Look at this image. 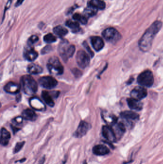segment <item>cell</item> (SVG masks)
Wrapping results in <instances>:
<instances>
[{
    "mask_svg": "<svg viewBox=\"0 0 163 164\" xmlns=\"http://www.w3.org/2000/svg\"><path fill=\"white\" fill-rule=\"evenodd\" d=\"M162 25V22L156 21L145 31L138 43L139 49L142 52H147L150 50L154 38L161 29Z\"/></svg>",
    "mask_w": 163,
    "mask_h": 164,
    "instance_id": "obj_1",
    "label": "cell"
},
{
    "mask_svg": "<svg viewBox=\"0 0 163 164\" xmlns=\"http://www.w3.org/2000/svg\"><path fill=\"white\" fill-rule=\"evenodd\" d=\"M21 83L23 91L27 95H33L37 91L38 85L37 83L30 76L26 75L22 77Z\"/></svg>",
    "mask_w": 163,
    "mask_h": 164,
    "instance_id": "obj_2",
    "label": "cell"
},
{
    "mask_svg": "<svg viewBox=\"0 0 163 164\" xmlns=\"http://www.w3.org/2000/svg\"><path fill=\"white\" fill-rule=\"evenodd\" d=\"M58 52L64 61H66L68 59L74 55L75 47L74 45H69L68 41H62L58 47Z\"/></svg>",
    "mask_w": 163,
    "mask_h": 164,
    "instance_id": "obj_3",
    "label": "cell"
},
{
    "mask_svg": "<svg viewBox=\"0 0 163 164\" xmlns=\"http://www.w3.org/2000/svg\"><path fill=\"white\" fill-rule=\"evenodd\" d=\"M48 70L52 74L61 75L64 72V67L57 57H52L49 59L48 64Z\"/></svg>",
    "mask_w": 163,
    "mask_h": 164,
    "instance_id": "obj_4",
    "label": "cell"
},
{
    "mask_svg": "<svg viewBox=\"0 0 163 164\" xmlns=\"http://www.w3.org/2000/svg\"><path fill=\"white\" fill-rule=\"evenodd\" d=\"M137 82L141 86L150 88L154 84V76L150 70H146L139 75Z\"/></svg>",
    "mask_w": 163,
    "mask_h": 164,
    "instance_id": "obj_5",
    "label": "cell"
},
{
    "mask_svg": "<svg viewBox=\"0 0 163 164\" xmlns=\"http://www.w3.org/2000/svg\"><path fill=\"white\" fill-rule=\"evenodd\" d=\"M103 37L106 40L110 43H117L121 39V36L118 30L113 28L105 29L102 33Z\"/></svg>",
    "mask_w": 163,
    "mask_h": 164,
    "instance_id": "obj_6",
    "label": "cell"
},
{
    "mask_svg": "<svg viewBox=\"0 0 163 164\" xmlns=\"http://www.w3.org/2000/svg\"><path fill=\"white\" fill-rule=\"evenodd\" d=\"M76 61L80 68L84 69L89 64L90 59L89 55L83 50H79L76 56Z\"/></svg>",
    "mask_w": 163,
    "mask_h": 164,
    "instance_id": "obj_7",
    "label": "cell"
},
{
    "mask_svg": "<svg viewBox=\"0 0 163 164\" xmlns=\"http://www.w3.org/2000/svg\"><path fill=\"white\" fill-rule=\"evenodd\" d=\"M91 124L84 121H81L79 124L76 131L74 133V136L76 138H81L85 136L91 128Z\"/></svg>",
    "mask_w": 163,
    "mask_h": 164,
    "instance_id": "obj_8",
    "label": "cell"
},
{
    "mask_svg": "<svg viewBox=\"0 0 163 164\" xmlns=\"http://www.w3.org/2000/svg\"><path fill=\"white\" fill-rule=\"evenodd\" d=\"M102 134L108 141L114 143L117 141V137L113 128L111 126H103L102 128Z\"/></svg>",
    "mask_w": 163,
    "mask_h": 164,
    "instance_id": "obj_9",
    "label": "cell"
},
{
    "mask_svg": "<svg viewBox=\"0 0 163 164\" xmlns=\"http://www.w3.org/2000/svg\"><path fill=\"white\" fill-rule=\"evenodd\" d=\"M40 85L47 89L54 88L57 85V81L51 76H44L39 80Z\"/></svg>",
    "mask_w": 163,
    "mask_h": 164,
    "instance_id": "obj_10",
    "label": "cell"
},
{
    "mask_svg": "<svg viewBox=\"0 0 163 164\" xmlns=\"http://www.w3.org/2000/svg\"><path fill=\"white\" fill-rule=\"evenodd\" d=\"M147 89L142 86L136 87L131 93V97L138 100H143L147 97Z\"/></svg>",
    "mask_w": 163,
    "mask_h": 164,
    "instance_id": "obj_11",
    "label": "cell"
},
{
    "mask_svg": "<svg viewBox=\"0 0 163 164\" xmlns=\"http://www.w3.org/2000/svg\"><path fill=\"white\" fill-rule=\"evenodd\" d=\"M30 106L35 110L37 111H44L45 110L46 107L44 103L40 100L39 98L36 97L31 98L29 101Z\"/></svg>",
    "mask_w": 163,
    "mask_h": 164,
    "instance_id": "obj_12",
    "label": "cell"
},
{
    "mask_svg": "<svg viewBox=\"0 0 163 164\" xmlns=\"http://www.w3.org/2000/svg\"><path fill=\"white\" fill-rule=\"evenodd\" d=\"M92 152L94 155L96 156H105L109 154V149L106 145H98L93 147L92 148Z\"/></svg>",
    "mask_w": 163,
    "mask_h": 164,
    "instance_id": "obj_13",
    "label": "cell"
},
{
    "mask_svg": "<svg viewBox=\"0 0 163 164\" xmlns=\"http://www.w3.org/2000/svg\"><path fill=\"white\" fill-rule=\"evenodd\" d=\"M91 41L92 46L96 51L99 52L103 49L104 43L101 37L98 36H94L91 37Z\"/></svg>",
    "mask_w": 163,
    "mask_h": 164,
    "instance_id": "obj_14",
    "label": "cell"
},
{
    "mask_svg": "<svg viewBox=\"0 0 163 164\" xmlns=\"http://www.w3.org/2000/svg\"><path fill=\"white\" fill-rule=\"evenodd\" d=\"M4 90L8 93L16 94L19 92L20 90V86L16 83L9 82L5 85Z\"/></svg>",
    "mask_w": 163,
    "mask_h": 164,
    "instance_id": "obj_15",
    "label": "cell"
},
{
    "mask_svg": "<svg viewBox=\"0 0 163 164\" xmlns=\"http://www.w3.org/2000/svg\"><path fill=\"white\" fill-rule=\"evenodd\" d=\"M128 105L129 108L132 109L136 110H140L143 109V103L140 100H135L133 98H128L127 100Z\"/></svg>",
    "mask_w": 163,
    "mask_h": 164,
    "instance_id": "obj_16",
    "label": "cell"
},
{
    "mask_svg": "<svg viewBox=\"0 0 163 164\" xmlns=\"http://www.w3.org/2000/svg\"><path fill=\"white\" fill-rule=\"evenodd\" d=\"M38 53L32 48L27 49L24 52V57L28 61H35L38 57Z\"/></svg>",
    "mask_w": 163,
    "mask_h": 164,
    "instance_id": "obj_17",
    "label": "cell"
},
{
    "mask_svg": "<svg viewBox=\"0 0 163 164\" xmlns=\"http://www.w3.org/2000/svg\"><path fill=\"white\" fill-rule=\"evenodd\" d=\"M11 139V134L4 128L1 129V144L2 146H6L8 145L9 141Z\"/></svg>",
    "mask_w": 163,
    "mask_h": 164,
    "instance_id": "obj_18",
    "label": "cell"
},
{
    "mask_svg": "<svg viewBox=\"0 0 163 164\" xmlns=\"http://www.w3.org/2000/svg\"><path fill=\"white\" fill-rule=\"evenodd\" d=\"M121 117L128 121H137L139 119V115L134 112L131 111H125L121 113Z\"/></svg>",
    "mask_w": 163,
    "mask_h": 164,
    "instance_id": "obj_19",
    "label": "cell"
},
{
    "mask_svg": "<svg viewBox=\"0 0 163 164\" xmlns=\"http://www.w3.org/2000/svg\"><path fill=\"white\" fill-rule=\"evenodd\" d=\"M22 117L24 119L30 121H34L37 118V115L35 112L30 109L24 110L22 113Z\"/></svg>",
    "mask_w": 163,
    "mask_h": 164,
    "instance_id": "obj_20",
    "label": "cell"
},
{
    "mask_svg": "<svg viewBox=\"0 0 163 164\" xmlns=\"http://www.w3.org/2000/svg\"><path fill=\"white\" fill-rule=\"evenodd\" d=\"M88 5L98 10L104 9L106 6L105 2L101 0H91L89 1Z\"/></svg>",
    "mask_w": 163,
    "mask_h": 164,
    "instance_id": "obj_21",
    "label": "cell"
},
{
    "mask_svg": "<svg viewBox=\"0 0 163 164\" xmlns=\"http://www.w3.org/2000/svg\"><path fill=\"white\" fill-rule=\"evenodd\" d=\"M28 72L30 74H38L43 72V69L39 65L32 64L29 65L28 67Z\"/></svg>",
    "mask_w": 163,
    "mask_h": 164,
    "instance_id": "obj_22",
    "label": "cell"
},
{
    "mask_svg": "<svg viewBox=\"0 0 163 164\" xmlns=\"http://www.w3.org/2000/svg\"><path fill=\"white\" fill-rule=\"evenodd\" d=\"M42 97L43 100L45 101L48 105L50 107H54L55 105L54 100H53L52 97L48 92L44 91L42 93Z\"/></svg>",
    "mask_w": 163,
    "mask_h": 164,
    "instance_id": "obj_23",
    "label": "cell"
},
{
    "mask_svg": "<svg viewBox=\"0 0 163 164\" xmlns=\"http://www.w3.org/2000/svg\"><path fill=\"white\" fill-rule=\"evenodd\" d=\"M53 32L60 37H63L68 33V30L63 26L58 25L53 28Z\"/></svg>",
    "mask_w": 163,
    "mask_h": 164,
    "instance_id": "obj_24",
    "label": "cell"
},
{
    "mask_svg": "<svg viewBox=\"0 0 163 164\" xmlns=\"http://www.w3.org/2000/svg\"><path fill=\"white\" fill-rule=\"evenodd\" d=\"M65 25L68 28L72 29L74 32H77L80 30V24L78 23L77 22L68 20L66 22Z\"/></svg>",
    "mask_w": 163,
    "mask_h": 164,
    "instance_id": "obj_25",
    "label": "cell"
},
{
    "mask_svg": "<svg viewBox=\"0 0 163 164\" xmlns=\"http://www.w3.org/2000/svg\"><path fill=\"white\" fill-rule=\"evenodd\" d=\"M103 120L108 124H111L112 125H114L116 124L117 119L115 116L113 115H108L104 113H103Z\"/></svg>",
    "mask_w": 163,
    "mask_h": 164,
    "instance_id": "obj_26",
    "label": "cell"
},
{
    "mask_svg": "<svg viewBox=\"0 0 163 164\" xmlns=\"http://www.w3.org/2000/svg\"><path fill=\"white\" fill-rule=\"evenodd\" d=\"M98 9L95 8L92 6H88L86 7L84 10V13L86 15V16L92 17L95 16L97 13Z\"/></svg>",
    "mask_w": 163,
    "mask_h": 164,
    "instance_id": "obj_27",
    "label": "cell"
},
{
    "mask_svg": "<svg viewBox=\"0 0 163 164\" xmlns=\"http://www.w3.org/2000/svg\"><path fill=\"white\" fill-rule=\"evenodd\" d=\"M72 17L75 20L80 22V23H81V24H83V25H85L88 22L87 17L86 16H82L80 13H75L73 14Z\"/></svg>",
    "mask_w": 163,
    "mask_h": 164,
    "instance_id": "obj_28",
    "label": "cell"
},
{
    "mask_svg": "<svg viewBox=\"0 0 163 164\" xmlns=\"http://www.w3.org/2000/svg\"><path fill=\"white\" fill-rule=\"evenodd\" d=\"M44 40L47 43H52L56 42L57 38L52 34L48 33L44 37Z\"/></svg>",
    "mask_w": 163,
    "mask_h": 164,
    "instance_id": "obj_29",
    "label": "cell"
},
{
    "mask_svg": "<svg viewBox=\"0 0 163 164\" xmlns=\"http://www.w3.org/2000/svg\"><path fill=\"white\" fill-rule=\"evenodd\" d=\"M25 144V142L23 141L21 142H18L16 144V146L13 148V154H16L19 152V151H20L23 146Z\"/></svg>",
    "mask_w": 163,
    "mask_h": 164,
    "instance_id": "obj_30",
    "label": "cell"
},
{
    "mask_svg": "<svg viewBox=\"0 0 163 164\" xmlns=\"http://www.w3.org/2000/svg\"><path fill=\"white\" fill-rule=\"evenodd\" d=\"M39 40L38 37L36 35H33L29 37L28 40V43L29 46L32 45L34 44L36 42H37V41Z\"/></svg>",
    "mask_w": 163,
    "mask_h": 164,
    "instance_id": "obj_31",
    "label": "cell"
},
{
    "mask_svg": "<svg viewBox=\"0 0 163 164\" xmlns=\"http://www.w3.org/2000/svg\"><path fill=\"white\" fill-rule=\"evenodd\" d=\"M23 119L24 118L22 116L17 117L13 120V122L16 125L21 124L23 122Z\"/></svg>",
    "mask_w": 163,
    "mask_h": 164,
    "instance_id": "obj_32",
    "label": "cell"
},
{
    "mask_svg": "<svg viewBox=\"0 0 163 164\" xmlns=\"http://www.w3.org/2000/svg\"><path fill=\"white\" fill-rule=\"evenodd\" d=\"M83 45L84 47L86 48V49H87V51L88 52L89 56H90L91 57H93V56H94V53L92 51V49H91V48H89V46L87 44V42H86V41H85V42H84Z\"/></svg>",
    "mask_w": 163,
    "mask_h": 164,
    "instance_id": "obj_33",
    "label": "cell"
},
{
    "mask_svg": "<svg viewBox=\"0 0 163 164\" xmlns=\"http://www.w3.org/2000/svg\"><path fill=\"white\" fill-rule=\"evenodd\" d=\"M52 49V47L50 46H47L43 48L42 50L41 53L43 54H47Z\"/></svg>",
    "mask_w": 163,
    "mask_h": 164,
    "instance_id": "obj_34",
    "label": "cell"
},
{
    "mask_svg": "<svg viewBox=\"0 0 163 164\" xmlns=\"http://www.w3.org/2000/svg\"><path fill=\"white\" fill-rule=\"evenodd\" d=\"M24 1L25 0H17V1L16 3L15 6L16 7H18V6H20V5H21L22 4Z\"/></svg>",
    "mask_w": 163,
    "mask_h": 164,
    "instance_id": "obj_35",
    "label": "cell"
},
{
    "mask_svg": "<svg viewBox=\"0 0 163 164\" xmlns=\"http://www.w3.org/2000/svg\"><path fill=\"white\" fill-rule=\"evenodd\" d=\"M45 157H43L41 158L38 164H44L45 161Z\"/></svg>",
    "mask_w": 163,
    "mask_h": 164,
    "instance_id": "obj_36",
    "label": "cell"
},
{
    "mask_svg": "<svg viewBox=\"0 0 163 164\" xmlns=\"http://www.w3.org/2000/svg\"><path fill=\"white\" fill-rule=\"evenodd\" d=\"M79 71H79V70L77 69H76L73 71L74 74H75V76H76L77 77L80 76V74H81V73H77V72H79Z\"/></svg>",
    "mask_w": 163,
    "mask_h": 164,
    "instance_id": "obj_37",
    "label": "cell"
},
{
    "mask_svg": "<svg viewBox=\"0 0 163 164\" xmlns=\"http://www.w3.org/2000/svg\"><path fill=\"white\" fill-rule=\"evenodd\" d=\"M12 129H13V133H16V132H18L19 131V129L17 128L16 127H13V126H12Z\"/></svg>",
    "mask_w": 163,
    "mask_h": 164,
    "instance_id": "obj_38",
    "label": "cell"
},
{
    "mask_svg": "<svg viewBox=\"0 0 163 164\" xmlns=\"http://www.w3.org/2000/svg\"><path fill=\"white\" fill-rule=\"evenodd\" d=\"M25 160H26V158H23V159L19 160V162H21V163H23V162L25 161Z\"/></svg>",
    "mask_w": 163,
    "mask_h": 164,
    "instance_id": "obj_39",
    "label": "cell"
},
{
    "mask_svg": "<svg viewBox=\"0 0 163 164\" xmlns=\"http://www.w3.org/2000/svg\"><path fill=\"white\" fill-rule=\"evenodd\" d=\"M83 164H87V162L86 161H84V162H83Z\"/></svg>",
    "mask_w": 163,
    "mask_h": 164,
    "instance_id": "obj_40",
    "label": "cell"
}]
</instances>
